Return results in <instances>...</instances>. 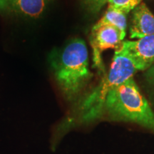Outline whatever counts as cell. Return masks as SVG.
Segmentation results:
<instances>
[{"label":"cell","instance_id":"1","mask_svg":"<svg viewBox=\"0 0 154 154\" xmlns=\"http://www.w3.org/2000/svg\"><path fill=\"white\" fill-rule=\"evenodd\" d=\"M51 69L57 85L69 101L74 99L91 79L85 42L73 38L51 56Z\"/></svg>","mask_w":154,"mask_h":154},{"label":"cell","instance_id":"2","mask_svg":"<svg viewBox=\"0 0 154 154\" xmlns=\"http://www.w3.org/2000/svg\"><path fill=\"white\" fill-rule=\"evenodd\" d=\"M104 111L114 120L136 123L154 131V113L133 78L109 92Z\"/></svg>","mask_w":154,"mask_h":154},{"label":"cell","instance_id":"3","mask_svg":"<svg viewBox=\"0 0 154 154\" xmlns=\"http://www.w3.org/2000/svg\"><path fill=\"white\" fill-rule=\"evenodd\" d=\"M136 71L128 58L115 51L109 72L105 74L99 85L81 103V121L84 123H89L100 118L104 112L106 99L109 92L126 81L133 78Z\"/></svg>","mask_w":154,"mask_h":154},{"label":"cell","instance_id":"4","mask_svg":"<svg viewBox=\"0 0 154 154\" xmlns=\"http://www.w3.org/2000/svg\"><path fill=\"white\" fill-rule=\"evenodd\" d=\"M117 51L128 58L136 70H147L154 64V34L136 41L123 42Z\"/></svg>","mask_w":154,"mask_h":154},{"label":"cell","instance_id":"5","mask_svg":"<svg viewBox=\"0 0 154 154\" xmlns=\"http://www.w3.org/2000/svg\"><path fill=\"white\" fill-rule=\"evenodd\" d=\"M121 32L111 26H102L97 29H92L90 42L93 49L94 62L96 66L104 72L101 54L102 51L108 49L119 51L123 43Z\"/></svg>","mask_w":154,"mask_h":154},{"label":"cell","instance_id":"6","mask_svg":"<svg viewBox=\"0 0 154 154\" xmlns=\"http://www.w3.org/2000/svg\"><path fill=\"white\" fill-rule=\"evenodd\" d=\"M51 0H0V12L36 19L44 14Z\"/></svg>","mask_w":154,"mask_h":154},{"label":"cell","instance_id":"7","mask_svg":"<svg viewBox=\"0 0 154 154\" xmlns=\"http://www.w3.org/2000/svg\"><path fill=\"white\" fill-rule=\"evenodd\" d=\"M131 38H140L154 34V14L145 3L133 10L130 29Z\"/></svg>","mask_w":154,"mask_h":154},{"label":"cell","instance_id":"8","mask_svg":"<svg viewBox=\"0 0 154 154\" xmlns=\"http://www.w3.org/2000/svg\"><path fill=\"white\" fill-rule=\"evenodd\" d=\"M111 26L116 28L121 32V36L124 39L126 34L127 28V14L115 10L108 7L107 10L99 21L94 25L92 29H97L102 26Z\"/></svg>","mask_w":154,"mask_h":154},{"label":"cell","instance_id":"9","mask_svg":"<svg viewBox=\"0 0 154 154\" xmlns=\"http://www.w3.org/2000/svg\"><path fill=\"white\" fill-rule=\"evenodd\" d=\"M141 2L142 0H108L107 2L109 7L126 14L134 10Z\"/></svg>","mask_w":154,"mask_h":154},{"label":"cell","instance_id":"10","mask_svg":"<svg viewBox=\"0 0 154 154\" xmlns=\"http://www.w3.org/2000/svg\"><path fill=\"white\" fill-rule=\"evenodd\" d=\"M107 2L108 0H81L84 9L91 14L99 13Z\"/></svg>","mask_w":154,"mask_h":154},{"label":"cell","instance_id":"11","mask_svg":"<svg viewBox=\"0 0 154 154\" xmlns=\"http://www.w3.org/2000/svg\"><path fill=\"white\" fill-rule=\"evenodd\" d=\"M147 73H146V77L148 79L151 81L154 84V64L149 69H147Z\"/></svg>","mask_w":154,"mask_h":154}]
</instances>
